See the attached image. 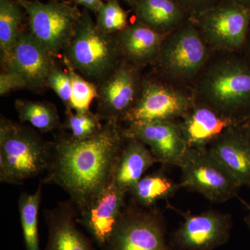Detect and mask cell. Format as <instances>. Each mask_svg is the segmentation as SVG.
Returning <instances> with one entry per match:
<instances>
[{
    "mask_svg": "<svg viewBox=\"0 0 250 250\" xmlns=\"http://www.w3.org/2000/svg\"><path fill=\"white\" fill-rule=\"evenodd\" d=\"M250 9V0H231Z\"/></svg>",
    "mask_w": 250,
    "mask_h": 250,
    "instance_id": "cell-34",
    "label": "cell"
},
{
    "mask_svg": "<svg viewBox=\"0 0 250 250\" xmlns=\"http://www.w3.org/2000/svg\"><path fill=\"white\" fill-rule=\"evenodd\" d=\"M249 213H248V215L246 217V218H245V221H246L247 225H248V228H249L250 229V206L249 207Z\"/></svg>",
    "mask_w": 250,
    "mask_h": 250,
    "instance_id": "cell-37",
    "label": "cell"
},
{
    "mask_svg": "<svg viewBox=\"0 0 250 250\" xmlns=\"http://www.w3.org/2000/svg\"><path fill=\"white\" fill-rule=\"evenodd\" d=\"M158 162L144 143L126 138L112 182L117 188L128 193L130 189L141 180L145 172Z\"/></svg>",
    "mask_w": 250,
    "mask_h": 250,
    "instance_id": "cell-20",
    "label": "cell"
},
{
    "mask_svg": "<svg viewBox=\"0 0 250 250\" xmlns=\"http://www.w3.org/2000/svg\"><path fill=\"white\" fill-rule=\"evenodd\" d=\"M126 194L111 182L77 218L101 249L108 243L126 205Z\"/></svg>",
    "mask_w": 250,
    "mask_h": 250,
    "instance_id": "cell-15",
    "label": "cell"
},
{
    "mask_svg": "<svg viewBox=\"0 0 250 250\" xmlns=\"http://www.w3.org/2000/svg\"><path fill=\"white\" fill-rule=\"evenodd\" d=\"M77 4L84 6L85 9H89L97 14L98 10L103 4V0H75Z\"/></svg>",
    "mask_w": 250,
    "mask_h": 250,
    "instance_id": "cell-31",
    "label": "cell"
},
{
    "mask_svg": "<svg viewBox=\"0 0 250 250\" xmlns=\"http://www.w3.org/2000/svg\"><path fill=\"white\" fill-rule=\"evenodd\" d=\"M15 108L21 123H29L41 132H49L60 126V118L53 104L18 99Z\"/></svg>",
    "mask_w": 250,
    "mask_h": 250,
    "instance_id": "cell-24",
    "label": "cell"
},
{
    "mask_svg": "<svg viewBox=\"0 0 250 250\" xmlns=\"http://www.w3.org/2000/svg\"><path fill=\"white\" fill-rule=\"evenodd\" d=\"M141 83L138 67L123 59L111 75L99 84L96 113L103 121H123L139 98Z\"/></svg>",
    "mask_w": 250,
    "mask_h": 250,
    "instance_id": "cell-13",
    "label": "cell"
},
{
    "mask_svg": "<svg viewBox=\"0 0 250 250\" xmlns=\"http://www.w3.org/2000/svg\"><path fill=\"white\" fill-rule=\"evenodd\" d=\"M55 57L30 31L23 30L3 68L19 89L45 86L49 74L55 66Z\"/></svg>",
    "mask_w": 250,
    "mask_h": 250,
    "instance_id": "cell-11",
    "label": "cell"
},
{
    "mask_svg": "<svg viewBox=\"0 0 250 250\" xmlns=\"http://www.w3.org/2000/svg\"><path fill=\"white\" fill-rule=\"evenodd\" d=\"M45 86L49 87L55 92L65 104L66 109L70 108L72 85L71 78L67 70L65 71L55 65L47 77Z\"/></svg>",
    "mask_w": 250,
    "mask_h": 250,
    "instance_id": "cell-29",
    "label": "cell"
},
{
    "mask_svg": "<svg viewBox=\"0 0 250 250\" xmlns=\"http://www.w3.org/2000/svg\"><path fill=\"white\" fill-rule=\"evenodd\" d=\"M102 120L91 111L75 112L65 111V119L62 128L69 130L73 139L83 140L91 137L103 127Z\"/></svg>",
    "mask_w": 250,
    "mask_h": 250,
    "instance_id": "cell-26",
    "label": "cell"
},
{
    "mask_svg": "<svg viewBox=\"0 0 250 250\" xmlns=\"http://www.w3.org/2000/svg\"><path fill=\"white\" fill-rule=\"evenodd\" d=\"M77 210L70 200L44 210L48 228L45 250H95L90 240L77 228Z\"/></svg>",
    "mask_w": 250,
    "mask_h": 250,
    "instance_id": "cell-17",
    "label": "cell"
},
{
    "mask_svg": "<svg viewBox=\"0 0 250 250\" xmlns=\"http://www.w3.org/2000/svg\"><path fill=\"white\" fill-rule=\"evenodd\" d=\"M24 9L13 0H0V53L4 66L23 30L21 29Z\"/></svg>",
    "mask_w": 250,
    "mask_h": 250,
    "instance_id": "cell-23",
    "label": "cell"
},
{
    "mask_svg": "<svg viewBox=\"0 0 250 250\" xmlns=\"http://www.w3.org/2000/svg\"><path fill=\"white\" fill-rule=\"evenodd\" d=\"M210 49L190 19L167 36L155 62L170 82L188 83L200 76L210 58Z\"/></svg>",
    "mask_w": 250,
    "mask_h": 250,
    "instance_id": "cell-5",
    "label": "cell"
},
{
    "mask_svg": "<svg viewBox=\"0 0 250 250\" xmlns=\"http://www.w3.org/2000/svg\"><path fill=\"white\" fill-rule=\"evenodd\" d=\"M134 9L137 21L162 34H170L189 19L177 0H138Z\"/></svg>",
    "mask_w": 250,
    "mask_h": 250,
    "instance_id": "cell-21",
    "label": "cell"
},
{
    "mask_svg": "<svg viewBox=\"0 0 250 250\" xmlns=\"http://www.w3.org/2000/svg\"><path fill=\"white\" fill-rule=\"evenodd\" d=\"M167 35L156 32L139 21L116 34L123 59L138 67L155 62Z\"/></svg>",
    "mask_w": 250,
    "mask_h": 250,
    "instance_id": "cell-19",
    "label": "cell"
},
{
    "mask_svg": "<svg viewBox=\"0 0 250 250\" xmlns=\"http://www.w3.org/2000/svg\"><path fill=\"white\" fill-rule=\"evenodd\" d=\"M184 222L170 244L179 250H213L228 243L232 228L231 215L208 210L200 214L181 212Z\"/></svg>",
    "mask_w": 250,
    "mask_h": 250,
    "instance_id": "cell-12",
    "label": "cell"
},
{
    "mask_svg": "<svg viewBox=\"0 0 250 250\" xmlns=\"http://www.w3.org/2000/svg\"><path fill=\"white\" fill-rule=\"evenodd\" d=\"M179 167L182 172L181 188L198 192L210 202L228 201L241 187L207 148L187 147Z\"/></svg>",
    "mask_w": 250,
    "mask_h": 250,
    "instance_id": "cell-8",
    "label": "cell"
},
{
    "mask_svg": "<svg viewBox=\"0 0 250 250\" xmlns=\"http://www.w3.org/2000/svg\"><path fill=\"white\" fill-rule=\"evenodd\" d=\"M210 58L195 80V100L240 123L250 113V62L235 53Z\"/></svg>",
    "mask_w": 250,
    "mask_h": 250,
    "instance_id": "cell-2",
    "label": "cell"
},
{
    "mask_svg": "<svg viewBox=\"0 0 250 250\" xmlns=\"http://www.w3.org/2000/svg\"><path fill=\"white\" fill-rule=\"evenodd\" d=\"M165 219L159 210L134 202L125 205L102 250H179L166 238Z\"/></svg>",
    "mask_w": 250,
    "mask_h": 250,
    "instance_id": "cell-7",
    "label": "cell"
},
{
    "mask_svg": "<svg viewBox=\"0 0 250 250\" xmlns=\"http://www.w3.org/2000/svg\"><path fill=\"white\" fill-rule=\"evenodd\" d=\"M246 50V56L245 58L247 59L250 62V27L249 32H248V39H247L246 45H245L244 48Z\"/></svg>",
    "mask_w": 250,
    "mask_h": 250,
    "instance_id": "cell-33",
    "label": "cell"
},
{
    "mask_svg": "<svg viewBox=\"0 0 250 250\" xmlns=\"http://www.w3.org/2000/svg\"><path fill=\"white\" fill-rule=\"evenodd\" d=\"M97 24L108 34H118L129 25L128 14L118 0L104 2L97 13Z\"/></svg>",
    "mask_w": 250,
    "mask_h": 250,
    "instance_id": "cell-28",
    "label": "cell"
},
{
    "mask_svg": "<svg viewBox=\"0 0 250 250\" xmlns=\"http://www.w3.org/2000/svg\"><path fill=\"white\" fill-rule=\"evenodd\" d=\"M195 103L194 94L154 80L141 83L139 98L123 121L141 125L182 118Z\"/></svg>",
    "mask_w": 250,
    "mask_h": 250,
    "instance_id": "cell-10",
    "label": "cell"
},
{
    "mask_svg": "<svg viewBox=\"0 0 250 250\" xmlns=\"http://www.w3.org/2000/svg\"><path fill=\"white\" fill-rule=\"evenodd\" d=\"M13 1H16V2L19 3L21 5V6H22L23 7H25L26 6H27V4L29 2V1H28V0H13Z\"/></svg>",
    "mask_w": 250,
    "mask_h": 250,
    "instance_id": "cell-35",
    "label": "cell"
},
{
    "mask_svg": "<svg viewBox=\"0 0 250 250\" xmlns=\"http://www.w3.org/2000/svg\"><path fill=\"white\" fill-rule=\"evenodd\" d=\"M123 1H125V2L127 3L128 4L130 5V6H134L135 4L137 2L138 0H123Z\"/></svg>",
    "mask_w": 250,
    "mask_h": 250,
    "instance_id": "cell-36",
    "label": "cell"
},
{
    "mask_svg": "<svg viewBox=\"0 0 250 250\" xmlns=\"http://www.w3.org/2000/svg\"><path fill=\"white\" fill-rule=\"evenodd\" d=\"M49 1H58V0H49Z\"/></svg>",
    "mask_w": 250,
    "mask_h": 250,
    "instance_id": "cell-38",
    "label": "cell"
},
{
    "mask_svg": "<svg viewBox=\"0 0 250 250\" xmlns=\"http://www.w3.org/2000/svg\"><path fill=\"white\" fill-rule=\"evenodd\" d=\"M180 188V184L175 183L163 171L158 170L143 176L128 193L133 202L140 207L154 208L158 202L174 196Z\"/></svg>",
    "mask_w": 250,
    "mask_h": 250,
    "instance_id": "cell-22",
    "label": "cell"
},
{
    "mask_svg": "<svg viewBox=\"0 0 250 250\" xmlns=\"http://www.w3.org/2000/svg\"><path fill=\"white\" fill-rule=\"evenodd\" d=\"M212 50L236 53L244 48L250 27V9L231 1L219 0L189 18Z\"/></svg>",
    "mask_w": 250,
    "mask_h": 250,
    "instance_id": "cell-6",
    "label": "cell"
},
{
    "mask_svg": "<svg viewBox=\"0 0 250 250\" xmlns=\"http://www.w3.org/2000/svg\"><path fill=\"white\" fill-rule=\"evenodd\" d=\"M28 16L29 31L48 49L54 57L62 53L71 41L80 24L82 12L76 5L39 0L24 8Z\"/></svg>",
    "mask_w": 250,
    "mask_h": 250,
    "instance_id": "cell-9",
    "label": "cell"
},
{
    "mask_svg": "<svg viewBox=\"0 0 250 250\" xmlns=\"http://www.w3.org/2000/svg\"><path fill=\"white\" fill-rule=\"evenodd\" d=\"M51 143L28 126L4 116L0 121V182L21 184L48 167Z\"/></svg>",
    "mask_w": 250,
    "mask_h": 250,
    "instance_id": "cell-4",
    "label": "cell"
},
{
    "mask_svg": "<svg viewBox=\"0 0 250 250\" xmlns=\"http://www.w3.org/2000/svg\"><path fill=\"white\" fill-rule=\"evenodd\" d=\"M124 134L127 139L149 146L154 157L164 164L179 166L188 147L180 125L174 121L129 125Z\"/></svg>",
    "mask_w": 250,
    "mask_h": 250,
    "instance_id": "cell-14",
    "label": "cell"
},
{
    "mask_svg": "<svg viewBox=\"0 0 250 250\" xmlns=\"http://www.w3.org/2000/svg\"><path fill=\"white\" fill-rule=\"evenodd\" d=\"M182 119L179 124L188 147L197 149L208 148L222 135L241 123L196 100Z\"/></svg>",
    "mask_w": 250,
    "mask_h": 250,
    "instance_id": "cell-16",
    "label": "cell"
},
{
    "mask_svg": "<svg viewBox=\"0 0 250 250\" xmlns=\"http://www.w3.org/2000/svg\"><path fill=\"white\" fill-rule=\"evenodd\" d=\"M62 53L65 65L94 83L106 80L123 60L116 35L102 30L87 10Z\"/></svg>",
    "mask_w": 250,
    "mask_h": 250,
    "instance_id": "cell-3",
    "label": "cell"
},
{
    "mask_svg": "<svg viewBox=\"0 0 250 250\" xmlns=\"http://www.w3.org/2000/svg\"><path fill=\"white\" fill-rule=\"evenodd\" d=\"M126 138L119 121L108 120L91 137L70 135L51 143L50 159L43 184H56L68 194L82 213L113 180Z\"/></svg>",
    "mask_w": 250,
    "mask_h": 250,
    "instance_id": "cell-1",
    "label": "cell"
},
{
    "mask_svg": "<svg viewBox=\"0 0 250 250\" xmlns=\"http://www.w3.org/2000/svg\"><path fill=\"white\" fill-rule=\"evenodd\" d=\"M42 185L43 182H41L34 193L22 192L18 201L26 250H40L38 218L42 198Z\"/></svg>",
    "mask_w": 250,
    "mask_h": 250,
    "instance_id": "cell-25",
    "label": "cell"
},
{
    "mask_svg": "<svg viewBox=\"0 0 250 250\" xmlns=\"http://www.w3.org/2000/svg\"><path fill=\"white\" fill-rule=\"evenodd\" d=\"M207 149L241 187H250V137L239 126L229 130Z\"/></svg>",
    "mask_w": 250,
    "mask_h": 250,
    "instance_id": "cell-18",
    "label": "cell"
},
{
    "mask_svg": "<svg viewBox=\"0 0 250 250\" xmlns=\"http://www.w3.org/2000/svg\"><path fill=\"white\" fill-rule=\"evenodd\" d=\"M218 1L219 0H177L189 18L200 14Z\"/></svg>",
    "mask_w": 250,
    "mask_h": 250,
    "instance_id": "cell-30",
    "label": "cell"
},
{
    "mask_svg": "<svg viewBox=\"0 0 250 250\" xmlns=\"http://www.w3.org/2000/svg\"><path fill=\"white\" fill-rule=\"evenodd\" d=\"M67 71L71 78L72 94L69 109L75 112L90 111V106L95 98H98V87L80 74L66 65Z\"/></svg>",
    "mask_w": 250,
    "mask_h": 250,
    "instance_id": "cell-27",
    "label": "cell"
},
{
    "mask_svg": "<svg viewBox=\"0 0 250 250\" xmlns=\"http://www.w3.org/2000/svg\"><path fill=\"white\" fill-rule=\"evenodd\" d=\"M240 128L250 137V113L243 118L239 125Z\"/></svg>",
    "mask_w": 250,
    "mask_h": 250,
    "instance_id": "cell-32",
    "label": "cell"
}]
</instances>
